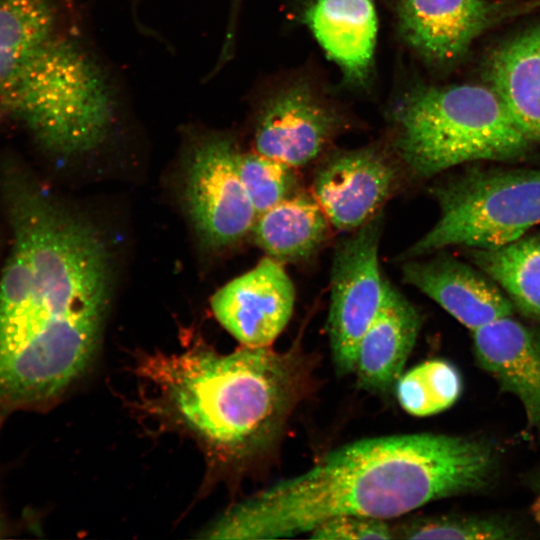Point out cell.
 Masks as SVG:
<instances>
[{"mask_svg":"<svg viewBox=\"0 0 540 540\" xmlns=\"http://www.w3.org/2000/svg\"><path fill=\"white\" fill-rule=\"evenodd\" d=\"M440 214L402 255L421 258L447 247L495 249L540 223V169H472L433 188Z\"/></svg>","mask_w":540,"mask_h":540,"instance_id":"cell-6","label":"cell"},{"mask_svg":"<svg viewBox=\"0 0 540 540\" xmlns=\"http://www.w3.org/2000/svg\"><path fill=\"white\" fill-rule=\"evenodd\" d=\"M330 226L313 195L297 192L258 215L251 232L267 256L283 264L313 255L327 239Z\"/></svg>","mask_w":540,"mask_h":540,"instance_id":"cell-18","label":"cell"},{"mask_svg":"<svg viewBox=\"0 0 540 540\" xmlns=\"http://www.w3.org/2000/svg\"><path fill=\"white\" fill-rule=\"evenodd\" d=\"M487 0H397L399 31L406 43L433 65L459 60L500 16Z\"/></svg>","mask_w":540,"mask_h":540,"instance_id":"cell-12","label":"cell"},{"mask_svg":"<svg viewBox=\"0 0 540 540\" xmlns=\"http://www.w3.org/2000/svg\"><path fill=\"white\" fill-rule=\"evenodd\" d=\"M393 125L396 154L417 178L475 161H518L533 145L490 86L415 88L398 103Z\"/></svg>","mask_w":540,"mask_h":540,"instance_id":"cell-4","label":"cell"},{"mask_svg":"<svg viewBox=\"0 0 540 540\" xmlns=\"http://www.w3.org/2000/svg\"><path fill=\"white\" fill-rule=\"evenodd\" d=\"M472 339L478 365L520 400L528 428L540 431V331L506 316L472 331Z\"/></svg>","mask_w":540,"mask_h":540,"instance_id":"cell-14","label":"cell"},{"mask_svg":"<svg viewBox=\"0 0 540 540\" xmlns=\"http://www.w3.org/2000/svg\"><path fill=\"white\" fill-rule=\"evenodd\" d=\"M239 153L228 134L206 131L193 137L185 202L200 238L213 248L240 241L257 218L239 174Z\"/></svg>","mask_w":540,"mask_h":540,"instance_id":"cell-8","label":"cell"},{"mask_svg":"<svg viewBox=\"0 0 540 540\" xmlns=\"http://www.w3.org/2000/svg\"><path fill=\"white\" fill-rule=\"evenodd\" d=\"M238 169L257 216L298 192L296 168L256 151L240 152Z\"/></svg>","mask_w":540,"mask_h":540,"instance_id":"cell-22","label":"cell"},{"mask_svg":"<svg viewBox=\"0 0 540 540\" xmlns=\"http://www.w3.org/2000/svg\"><path fill=\"white\" fill-rule=\"evenodd\" d=\"M305 21L348 80L362 83L368 77L378 35L374 0H314Z\"/></svg>","mask_w":540,"mask_h":540,"instance_id":"cell-16","label":"cell"},{"mask_svg":"<svg viewBox=\"0 0 540 540\" xmlns=\"http://www.w3.org/2000/svg\"><path fill=\"white\" fill-rule=\"evenodd\" d=\"M496 469V453L481 439L435 433L360 439L236 504L201 537L287 538L341 515L387 520L481 491Z\"/></svg>","mask_w":540,"mask_h":540,"instance_id":"cell-1","label":"cell"},{"mask_svg":"<svg viewBox=\"0 0 540 540\" xmlns=\"http://www.w3.org/2000/svg\"><path fill=\"white\" fill-rule=\"evenodd\" d=\"M88 38L65 0H0V116L38 141Z\"/></svg>","mask_w":540,"mask_h":540,"instance_id":"cell-5","label":"cell"},{"mask_svg":"<svg viewBox=\"0 0 540 540\" xmlns=\"http://www.w3.org/2000/svg\"><path fill=\"white\" fill-rule=\"evenodd\" d=\"M139 373L152 388L157 412L226 464L265 451L311 383V363L298 348L242 346L219 354L196 345L146 356Z\"/></svg>","mask_w":540,"mask_h":540,"instance_id":"cell-2","label":"cell"},{"mask_svg":"<svg viewBox=\"0 0 540 540\" xmlns=\"http://www.w3.org/2000/svg\"><path fill=\"white\" fill-rule=\"evenodd\" d=\"M402 276L471 331L514 313L512 302L491 278L448 255L406 260Z\"/></svg>","mask_w":540,"mask_h":540,"instance_id":"cell-13","label":"cell"},{"mask_svg":"<svg viewBox=\"0 0 540 540\" xmlns=\"http://www.w3.org/2000/svg\"><path fill=\"white\" fill-rule=\"evenodd\" d=\"M310 538L324 540L394 539L393 527L386 520L359 515H341L325 520Z\"/></svg>","mask_w":540,"mask_h":540,"instance_id":"cell-23","label":"cell"},{"mask_svg":"<svg viewBox=\"0 0 540 540\" xmlns=\"http://www.w3.org/2000/svg\"><path fill=\"white\" fill-rule=\"evenodd\" d=\"M8 211L13 246L1 275L21 309L0 324V354L61 320L106 318L112 263L98 230L27 182L10 187Z\"/></svg>","mask_w":540,"mask_h":540,"instance_id":"cell-3","label":"cell"},{"mask_svg":"<svg viewBox=\"0 0 540 540\" xmlns=\"http://www.w3.org/2000/svg\"><path fill=\"white\" fill-rule=\"evenodd\" d=\"M339 111L310 83L293 81L264 96L254 113L255 151L299 168L317 159L340 132Z\"/></svg>","mask_w":540,"mask_h":540,"instance_id":"cell-9","label":"cell"},{"mask_svg":"<svg viewBox=\"0 0 540 540\" xmlns=\"http://www.w3.org/2000/svg\"><path fill=\"white\" fill-rule=\"evenodd\" d=\"M532 514L536 522L540 526V492L535 499L534 503L532 504Z\"/></svg>","mask_w":540,"mask_h":540,"instance_id":"cell-24","label":"cell"},{"mask_svg":"<svg viewBox=\"0 0 540 540\" xmlns=\"http://www.w3.org/2000/svg\"><path fill=\"white\" fill-rule=\"evenodd\" d=\"M394 388L400 406L407 413L424 417L452 406L461 394L462 380L453 364L433 359L403 373Z\"/></svg>","mask_w":540,"mask_h":540,"instance_id":"cell-20","label":"cell"},{"mask_svg":"<svg viewBox=\"0 0 540 540\" xmlns=\"http://www.w3.org/2000/svg\"><path fill=\"white\" fill-rule=\"evenodd\" d=\"M294 285L281 262L267 256L211 298L219 323L246 347H270L294 309Z\"/></svg>","mask_w":540,"mask_h":540,"instance_id":"cell-11","label":"cell"},{"mask_svg":"<svg viewBox=\"0 0 540 540\" xmlns=\"http://www.w3.org/2000/svg\"><path fill=\"white\" fill-rule=\"evenodd\" d=\"M486 76L521 132L540 142V25L499 45Z\"/></svg>","mask_w":540,"mask_h":540,"instance_id":"cell-17","label":"cell"},{"mask_svg":"<svg viewBox=\"0 0 540 540\" xmlns=\"http://www.w3.org/2000/svg\"><path fill=\"white\" fill-rule=\"evenodd\" d=\"M392 527L394 539L508 540L520 533L515 524L498 516H425Z\"/></svg>","mask_w":540,"mask_h":540,"instance_id":"cell-21","label":"cell"},{"mask_svg":"<svg viewBox=\"0 0 540 540\" xmlns=\"http://www.w3.org/2000/svg\"><path fill=\"white\" fill-rule=\"evenodd\" d=\"M382 215L341 239L334 250L330 275L327 329L336 371L353 373L361 337L383 304L388 282L383 279L378 251Z\"/></svg>","mask_w":540,"mask_h":540,"instance_id":"cell-7","label":"cell"},{"mask_svg":"<svg viewBox=\"0 0 540 540\" xmlns=\"http://www.w3.org/2000/svg\"><path fill=\"white\" fill-rule=\"evenodd\" d=\"M0 118H1V116H0Z\"/></svg>","mask_w":540,"mask_h":540,"instance_id":"cell-25","label":"cell"},{"mask_svg":"<svg viewBox=\"0 0 540 540\" xmlns=\"http://www.w3.org/2000/svg\"><path fill=\"white\" fill-rule=\"evenodd\" d=\"M420 326L417 309L388 283L381 309L357 347L353 373L363 389L386 394L395 387Z\"/></svg>","mask_w":540,"mask_h":540,"instance_id":"cell-15","label":"cell"},{"mask_svg":"<svg viewBox=\"0 0 540 540\" xmlns=\"http://www.w3.org/2000/svg\"><path fill=\"white\" fill-rule=\"evenodd\" d=\"M470 257L514 308L540 321V234L524 235L495 249H471Z\"/></svg>","mask_w":540,"mask_h":540,"instance_id":"cell-19","label":"cell"},{"mask_svg":"<svg viewBox=\"0 0 540 540\" xmlns=\"http://www.w3.org/2000/svg\"><path fill=\"white\" fill-rule=\"evenodd\" d=\"M397 180L396 164L379 148L345 150L317 169L312 195L331 226L351 232L380 212Z\"/></svg>","mask_w":540,"mask_h":540,"instance_id":"cell-10","label":"cell"}]
</instances>
